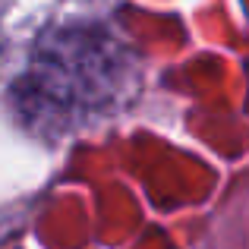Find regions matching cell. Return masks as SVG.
I'll list each match as a JSON object with an SVG mask.
<instances>
[{
    "label": "cell",
    "instance_id": "1",
    "mask_svg": "<svg viewBox=\"0 0 249 249\" xmlns=\"http://www.w3.org/2000/svg\"><path fill=\"white\" fill-rule=\"evenodd\" d=\"M136 85V60L95 29H60L38 41L19 82V104L38 126H82L120 107Z\"/></svg>",
    "mask_w": 249,
    "mask_h": 249
}]
</instances>
